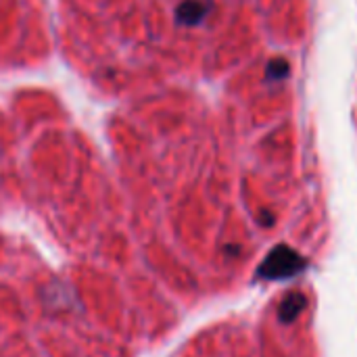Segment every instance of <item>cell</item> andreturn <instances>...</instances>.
<instances>
[{"label":"cell","mask_w":357,"mask_h":357,"mask_svg":"<svg viewBox=\"0 0 357 357\" xmlns=\"http://www.w3.org/2000/svg\"><path fill=\"white\" fill-rule=\"evenodd\" d=\"M305 266H307V261L303 255H299L295 249H291L287 245H280L268 253V257L264 259V264L257 270V276L264 280H284V278H291V276L303 272Z\"/></svg>","instance_id":"cell-1"},{"label":"cell","mask_w":357,"mask_h":357,"mask_svg":"<svg viewBox=\"0 0 357 357\" xmlns=\"http://www.w3.org/2000/svg\"><path fill=\"white\" fill-rule=\"evenodd\" d=\"M211 4L207 0H182L176 6V23L182 27H197L209 15Z\"/></svg>","instance_id":"cell-2"},{"label":"cell","mask_w":357,"mask_h":357,"mask_svg":"<svg viewBox=\"0 0 357 357\" xmlns=\"http://www.w3.org/2000/svg\"><path fill=\"white\" fill-rule=\"evenodd\" d=\"M305 305H307V299H305L301 293H291V295H287V297L282 299L280 312H278V314H280V322H282V324L295 322V320L303 314Z\"/></svg>","instance_id":"cell-3"},{"label":"cell","mask_w":357,"mask_h":357,"mask_svg":"<svg viewBox=\"0 0 357 357\" xmlns=\"http://www.w3.org/2000/svg\"><path fill=\"white\" fill-rule=\"evenodd\" d=\"M291 75V65H289V61L287 59H282V56H276V59H272L270 63H268V67H266V79L268 82H284L287 77Z\"/></svg>","instance_id":"cell-4"}]
</instances>
